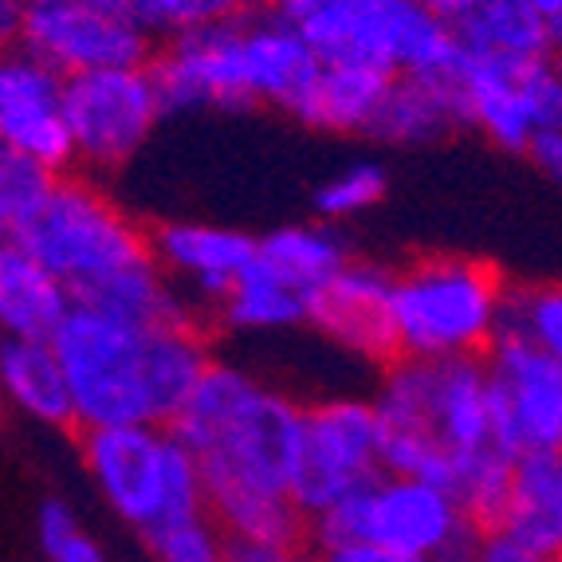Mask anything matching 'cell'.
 Returning a JSON list of instances; mask_svg holds the SVG:
<instances>
[{
    "label": "cell",
    "instance_id": "obj_42",
    "mask_svg": "<svg viewBox=\"0 0 562 562\" xmlns=\"http://www.w3.org/2000/svg\"><path fill=\"white\" fill-rule=\"evenodd\" d=\"M559 71H562V56H559Z\"/></svg>",
    "mask_w": 562,
    "mask_h": 562
},
{
    "label": "cell",
    "instance_id": "obj_5",
    "mask_svg": "<svg viewBox=\"0 0 562 562\" xmlns=\"http://www.w3.org/2000/svg\"><path fill=\"white\" fill-rule=\"evenodd\" d=\"M499 272L469 256H425L394 272V330L402 358H487L504 335Z\"/></svg>",
    "mask_w": 562,
    "mask_h": 562
},
{
    "label": "cell",
    "instance_id": "obj_40",
    "mask_svg": "<svg viewBox=\"0 0 562 562\" xmlns=\"http://www.w3.org/2000/svg\"><path fill=\"white\" fill-rule=\"evenodd\" d=\"M452 562H476V559H472V551H469V554H460V559H452Z\"/></svg>",
    "mask_w": 562,
    "mask_h": 562
},
{
    "label": "cell",
    "instance_id": "obj_3",
    "mask_svg": "<svg viewBox=\"0 0 562 562\" xmlns=\"http://www.w3.org/2000/svg\"><path fill=\"white\" fill-rule=\"evenodd\" d=\"M374 405L385 472L397 476L437 480L452 492L472 460L499 445L484 358H397L378 385Z\"/></svg>",
    "mask_w": 562,
    "mask_h": 562
},
{
    "label": "cell",
    "instance_id": "obj_18",
    "mask_svg": "<svg viewBox=\"0 0 562 562\" xmlns=\"http://www.w3.org/2000/svg\"><path fill=\"white\" fill-rule=\"evenodd\" d=\"M244 59L252 79L256 103L295 111L307 87L319 76V52L291 29L276 9H260L244 16Z\"/></svg>",
    "mask_w": 562,
    "mask_h": 562
},
{
    "label": "cell",
    "instance_id": "obj_26",
    "mask_svg": "<svg viewBox=\"0 0 562 562\" xmlns=\"http://www.w3.org/2000/svg\"><path fill=\"white\" fill-rule=\"evenodd\" d=\"M76 303H87L94 311L119 315L131 323H173V319H198V307L178 291V283L161 272V263L142 260L126 272L111 276L99 288H91L87 295H79Z\"/></svg>",
    "mask_w": 562,
    "mask_h": 562
},
{
    "label": "cell",
    "instance_id": "obj_12",
    "mask_svg": "<svg viewBox=\"0 0 562 562\" xmlns=\"http://www.w3.org/2000/svg\"><path fill=\"white\" fill-rule=\"evenodd\" d=\"M16 47L59 71L64 79L154 64V36L106 0L29 4Z\"/></svg>",
    "mask_w": 562,
    "mask_h": 562
},
{
    "label": "cell",
    "instance_id": "obj_1",
    "mask_svg": "<svg viewBox=\"0 0 562 562\" xmlns=\"http://www.w3.org/2000/svg\"><path fill=\"white\" fill-rule=\"evenodd\" d=\"M303 417L307 405L236 362L213 358L198 382L173 432L198 457L205 507L228 539L280 551L303 539V512L291 499Z\"/></svg>",
    "mask_w": 562,
    "mask_h": 562
},
{
    "label": "cell",
    "instance_id": "obj_17",
    "mask_svg": "<svg viewBox=\"0 0 562 562\" xmlns=\"http://www.w3.org/2000/svg\"><path fill=\"white\" fill-rule=\"evenodd\" d=\"M154 260L193 307L216 311L260 252V236L205 221H166L150 233Z\"/></svg>",
    "mask_w": 562,
    "mask_h": 562
},
{
    "label": "cell",
    "instance_id": "obj_30",
    "mask_svg": "<svg viewBox=\"0 0 562 562\" xmlns=\"http://www.w3.org/2000/svg\"><path fill=\"white\" fill-rule=\"evenodd\" d=\"M59 178L64 173H52L40 161L0 150V233H4V240H12L44 209Z\"/></svg>",
    "mask_w": 562,
    "mask_h": 562
},
{
    "label": "cell",
    "instance_id": "obj_20",
    "mask_svg": "<svg viewBox=\"0 0 562 562\" xmlns=\"http://www.w3.org/2000/svg\"><path fill=\"white\" fill-rule=\"evenodd\" d=\"M0 390L12 409L44 429L76 425V397L59 362L56 342L40 338H4L0 342Z\"/></svg>",
    "mask_w": 562,
    "mask_h": 562
},
{
    "label": "cell",
    "instance_id": "obj_24",
    "mask_svg": "<svg viewBox=\"0 0 562 562\" xmlns=\"http://www.w3.org/2000/svg\"><path fill=\"white\" fill-rule=\"evenodd\" d=\"M216 319L225 323L228 330H240V335L291 330L311 323V295L295 288L291 280H283L280 272H272L268 263L256 260L233 283L225 303L216 307Z\"/></svg>",
    "mask_w": 562,
    "mask_h": 562
},
{
    "label": "cell",
    "instance_id": "obj_13",
    "mask_svg": "<svg viewBox=\"0 0 562 562\" xmlns=\"http://www.w3.org/2000/svg\"><path fill=\"white\" fill-rule=\"evenodd\" d=\"M496 441L512 457L562 452V362L524 338L499 335L487 350Z\"/></svg>",
    "mask_w": 562,
    "mask_h": 562
},
{
    "label": "cell",
    "instance_id": "obj_9",
    "mask_svg": "<svg viewBox=\"0 0 562 562\" xmlns=\"http://www.w3.org/2000/svg\"><path fill=\"white\" fill-rule=\"evenodd\" d=\"M464 122L507 154L562 131V71L551 56H469L457 71Z\"/></svg>",
    "mask_w": 562,
    "mask_h": 562
},
{
    "label": "cell",
    "instance_id": "obj_4",
    "mask_svg": "<svg viewBox=\"0 0 562 562\" xmlns=\"http://www.w3.org/2000/svg\"><path fill=\"white\" fill-rule=\"evenodd\" d=\"M276 12L327 64L425 79H452L464 64L457 32L425 0H276Z\"/></svg>",
    "mask_w": 562,
    "mask_h": 562
},
{
    "label": "cell",
    "instance_id": "obj_32",
    "mask_svg": "<svg viewBox=\"0 0 562 562\" xmlns=\"http://www.w3.org/2000/svg\"><path fill=\"white\" fill-rule=\"evenodd\" d=\"M385 169L378 161H355V166L338 169L315 189V213L327 221V225H338V221H350L358 213H370L378 201L385 198Z\"/></svg>",
    "mask_w": 562,
    "mask_h": 562
},
{
    "label": "cell",
    "instance_id": "obj_7",
    "mask_svg": "<svg viewBox=\"0 0 562 562\" xmlns=\"http://www.w3.org/2000/svg\"><path fill=\"white\" fill-rule=\"evenodd\" d=\"M83 469L114 516L142 535L209 512L198 457L161 425L83 432Z\"/></svg>",
    "mask_w": 562,
    "mask_h": 562
},
{
    "label": "cell",
    "instance_id": "obj_10",
    "mask_svg": "<svg viewBox=\"0 0 562 562\" xmlns=\"http://www.w3.org/2000/svg\"><path fill=\"white\" fill-rule=\"evenodd\" d=\"M385 472L382 422L374 397H323L307 405L291 499L303 519L323 516Z\"/></svg>",
    "mask_w": 562,
    "mask_h": 562
},
{
    "label": "cell",
    "instance_id": "obj_25",
    "mask_svg": "<svg viewBox=\"0 0 562 562\" xmlns=\"http://www.w3.org/2000/svg\"><path fill=\"white\" fill-rule=\"evenodd\" d=\"M256 260L268 263L272 272H280L283 280H291L315 300L350 263V252L347 240L327 221H311V225H283L276 233L260 236Z\"/></svg>",
    "mask_w": 562,
    "mask_h": 562
},
{
    "label": "cell",
    "instance_id": "obj_15",
    "mask_svg": "<svg viewBox=\"0 0 562 562\" xmlns=\"http://www.w3.org/2000/svg\"><path fill=\"white\" fill-rule=\"evenodd\" d=\"M0 150L40 161L52 173L76 166V142L67 126V79L12 47L0 64Z\"/></svg>",
    "mask_w": 562,
    "mask_h": 562
},
{
    "label": "cell",
    "instance_id": "obj_16",
    "mask_svg": "<svg viewBox=\"0 0 562 562\" xmlns=\"http://www.w3.org/2000/svg\"><path fill=\"white\" fill-rule=\"evenodd\" d=\"M311 327L362 362L394 366L402 358L394 330V272L382 263L350 260L311 300Z\"/></svg>",
    "mask_w": 562,
    "mask_h": 562
},
{
    "label": "cell",
    "instance_id": "obj_43",
    "mask_svg": "<svg viewBox=\"0 0 562 562\" xmlns=\"http://www.w3.org/2000/svg\"><path fill=\"white\" fill-rule=\"evenodd\" d=\"M288 562H295V559H288Z\"/></svg>",
    "mask_w": 562,
    "mask_h": 562
},
{
    "label": "cell",
    "instance_id": "obj_39",
    "mask_svg": "<svg viewBox=\"0 0 562 562\" xmlns=\"http://www.w3.org/2000/svg\"><path fill=\"white\" fill-rule=\"evenodd\" d=\"M425 4L432 9V16H441L445 24H449V29H457L460 20H464L472 9H476L480 0H425Z\"/></svg>",
    "mask_w": 562,
    "mask_h": 562
},
{
    "label": "cell",
    "instance_id": "obj_6",
    "mask_svg": "<svg viewBox=\"0 0 562 562\" xmlns=\"http://www.w3.org/2000/svg\"><path fill=\"white\" fill-rule=\"evenodd\" d=\"M480 527L460 507V499L437 480L382 472L355 496L338 499L311 519L315 551L347 543H378L413 562H452L469 554Z\"/></svg>",
    "mask_w": 562,
    "mask_h": 562
},
{
    "label": "cell",
    "instance_id": "obj_38",
    "mask_svg": "<svg viewBox=\"0 0 562 562\" xmlns=\"http://www.w3.org/2000/svg\"><path fill=\"white\" fill-rule=\"evenodd\" d=\"M24 12H29V0H0V32H4L9 44H16Z\"/></svg>",
    "mask_w": 562,
    "mask_h": 562
},
{
    "label": "cell",
    "instance_id": "obj_36",
    "mask_svg": "<svg viewBox=\"0 0 562 562\" xmlns=\"http://www.w3.org/2000/svg\"><path fill=\"white\" fill-rule=\"evenodd\" d=\"M531 158L539 161V169H543L547 178L562 189V131H551V134H543V138L535 142Z\"/></svg>",
    "mask_w": 562,
    "mask_h": 562
},
{
    "label": "cell",
    "instance_id": "obj_34",
    "mask_svg": "<svg viewBox=\"0 0 562 562\" xmlns=\"http://www.w3.org/2000/svg\"><path fill=\"white\" fill-rule=\"evenodd\" d=\"M472 559L476 562H559V559H551V554L527 547L516 535H507L504 527H492V531L480 535L476 547H472Z\"/></svg>",
    "mask_w": 562,
    "mask_h": 562
},
{
    "label": "cell",
    "instance_id": "obj_11",
    "mask_svg": "<svg viewBox=\"0 0 562 562\" xmlns=\"http://www.w3.org/2000/svg\"><path fill=\"white\" fill-rule=\"evenodd\" d=\"M161 114L166 103L150 64L67 79V126L76 142V166L87 173L131 166L158 131Z\"/></svg>",
    "mask_w": 562,
    "mask_h": 562
},
{
    "label": "cell",
    "instance_id": "obj_44",
    "mask_svg": "<svg viewBox=\"0 0 562 562\" xmlns=\"http://www.w3.org/2000/svg\"><path fill=\"white\" fill-rule=\"evenodd\" d=\"M311 562H315V559H311Z\"/></svg>",
    "mask_w": 562,
    "mask_h": 562
},
{
    "label": "cell",
    "instance_id": "obj_29",
    "mask_svg": "<svg viewBox=\"0 0 562 562\" xmlns=\"http://www.w3.org/2000/svg\"><path fill=\"white\" fill-rule=\"evenodd\" d=\"M504 335L524 338L562 362V283H531L507 291Z\"/></svg>",
    "mask_w": 562,
    "mask_h": 562
},
{
    "label": "cell",
    "instance_id": "obj_2",
    "mask_svg": "<svg viewBox=\"0 0 562 562\" xmlns=\"http://www.w3.org/2000/svg\"><path fill=\"white\" fill-rule=\"evenodd\" d=\"M76 397V429L161 425L173 429L213 350L198 319L131 323L76 303L56 338Z\"/></svg>",
    "mask_w": 562,
    "mask_h": 562
},
{
    "label": "cell",
    "instance_id": "obj_23",
    "mask_svg": "<svg viewBox=\"0 0 562 562\" xmlns=\"http://www.w3.org/2000/svg\"><path fill=\"white\" fill-rule=\"evenodd\" d=\"M507 535L562 562V452H524L512 472L504 512Z\"/></svg>",
    "mask_w": 562,
    "mask_h": 562
},
{
    "label": "cell",
    "instance_id": "obj_41",
    "mask_svg": "<svg viewBox=\"0 0 562 562\" xmlns=\"http://www.w3.org/2000/svg\"><path fill=\"white\" fill-rule=\"evenodd\" d=\"M29 4H56V0H29Z\"/></svg>",
    "mask_w": 562,
    "mask_h": 562
},
{
    "label": "cell",
    "instance_id": "obj_21",
    "mask_svg": "<svg viewBox=\"0 0 562 562\" xmlns=\"http://www.w3.org/2000/svg\"><path fill=\"white\" fill-rule=\"evenodd\" d=\"M394 76L366 64H327L307 87L291 119L327 134H370Z\"/></svg>",
    "mask_w": 562,
    "mask_h": 562
},
{
    "label": "cell",
    "instance_id": "obj_27",
    "mask_svg": "<svg viewBox=\"0 0 562 562\" xmlns=\"http://www.w3.org/2000/svg\"><path fill=\"white\" fill-rule=\"evenodd\" d=\"M452 32L469 56H551L535 0H480Z\"/></svg>",
    "mask_w": 562,
    "mask_h": 562
},
{
    "label": "cell",
    "instance_id": "obj_19",
    "mask_svg": "<svg viewBox=\"0 0 562 562\" xmlns=\"http://www.w3.org/2000/svg\"><path fill=\"white\" fill-rule=\"evenodd\" d=\"M76 311V291L56 272H47L36 256L16 244L0 248V330L4 338H52Z\"/></svg>",
    "mask_w": 562,
    "mask_h": 562
},
{
    "label": "cell",
    "instance_id": "obj_28",
    "mask_svg": "<svg viewBox=\"0 0 562 562\" xmlns=\"http://www.w3.org/2000/svg\"><path fill=\"white\" fill-rule=\"evenodd\" d=\"M146 29L154 40H178L186 32L213 29L225 20H244L260 9H276V0H106Z\"/></svg>",
    "mask_w": 562,
    "mask_h": 562
},
{
    "label": "cell",
    "instance_id": "obj_8",
    "mask_svg": "<svg viewBox=\"0 0 562 562\" xmlns=\"http://www.w3.org/2000/svg\"><path fill=\"white\" fill-rule=\"evenodd\" d=\"M4 244L36 256L47 272L76 291V300L154 256L150 233H142L91 178L76 173H64L44 209Z\"/></svg>",
    "mask_w": 562,
    "mask_h": 562
},
{
    "label": "cell",
    "instance_id": "obj_37",
    "mask_svg": "<svg viewBox=\"0 0 562 562\" xmlns=\"http://www.w3.org/2000/svg\"><path fill=\"white\" fill-rule=\"evenodd\" d=\"M535 9H539V20H543L547 47L562 56V0H535Z\"/></svg>",
    "mask_w": 562,
    "mask_h": 562
},
{
    "label": "cell",
    "instance_id": "obj_33",
    "mask_svg": "<svg viewBox=\"0 0 562 562\" xmlns=\"http://www.w3.org/2000/svg\"><path fill=\"white\" fill-rule=\"evenodd\" d=\"M36 539L47 562H106L99 539L83 531L76 507L59 496H47L36 512Z\"/></svg>",
    "mask_w": 562,
    "mask_h": 562
},
{
    "label": "cell",
    "instance_id": "obj_14",
    "mask_svg": "<svg viewBox=\"0 0 562 562\" xmlns=\"http://www.w3.org/2000/svg\"><path fill=\"white\" fill-rule=\"evenodd\" d=\"M150 67L166 114L256 106L248 59H244V20H225L213 29L166 40Z\"/></svg>",
    "mask_w": 562,
    "mask_h": 562
},
{
    "label": "cell",
    "instance_id": "obj_31",
    "mask_svg": "<svg viewBox=\"0 0 562 562\" xmlns=\"http://www.w3.org/2000/svg\"><path fill=\"white\" fill-rule=\"evenodd\" d=\"M154 562H233V539L209 512L173 519L146 535Z\"/></svg>",
    "mask_w": 562,
    "mask_h": 562
},
{
    "label": "cell",
    "instance_id": "obj_22",
    "mask_svg": "<svg viewBox=\"0 0 562 562\" xmlns=\"http://www.w3.org/2000/svg\"><path fill=\"white\" fill-rule=\"evenodd\" d=\"M457 126H469L464 122V103H460L457 91V76H394L370 134L378 142H390V146H422V142L445 138Z\"/></svg>",
    "mask_w": 562,
    "mask_h": 562
},
{
    "label": "cell",
    "instance_id": "obj_35",
    "mask_svg": "<svg viewBox=\"0 0 562 562\" xmlns=\"http://www.w3.org/2000/svg\"><path fill=\"white\" fill-rule=\"evenodd\" d=\"M315 562H413V559L385 551L378 543H347V547H330V551H315Z\"/></svg>",
    "mask_w": 562,
    "mask_h": 562
}]
</instances>
